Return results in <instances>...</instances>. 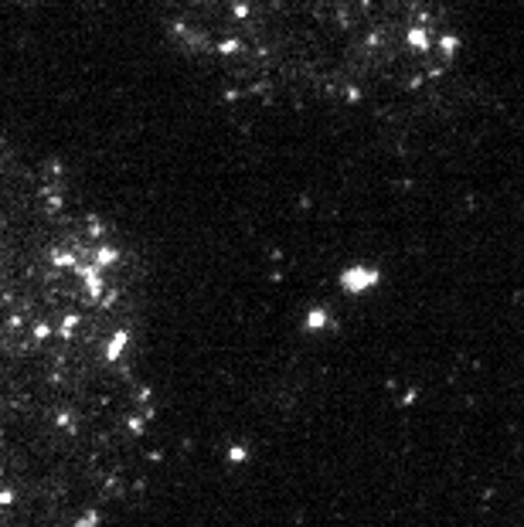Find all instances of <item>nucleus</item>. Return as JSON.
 <instances>
[{"mask_svg": "<svg viewBox=\"0 0 524 527\" xmlns=\"http://www.w3.org/2000/svg\"><path fill=\"white\" fill-rule=\"evenodd\" d=\"M75 527H99V514H95V510L82 514V520H75Z\"/></svg>", "mask_w": 524, "mask_h": 527, "instance_id": "nucleus-3", "label": "nucleus"}, {"mask_svg": "<svg viewBox=\"0 0 524 527\" xmlns=\"http://www.w3.org/2000/svg\"><path fill=\"white\" fill-rule=\"evenodd\" d=\"M323 323H327V313H320V310H313V313L307 316V326H310V330H317V326H323Z\"/></svg>", "mask_w": 524, "mask_h": 527, "instance_id": "nucleus-2", "label": "nucleus"}, {"mask_svg": "<svg viewBox=\"0 0 524 527\" xmlns=\"http://www.w3.org/2000/svg\"><path fill=\"white\" fill-rule=\"evenodd\" d=\"M245 456H249L245 446H232V452H228V459H232V463H245Z\"/></svg>", "mask_w": 524, "mask_h": 527, "instance_id": "nucleus-4", "label": "nucleus"}, {"mask_svg": "<svg viewBox=\"0 0 524 527\" xmlns=\"http://www.w3.org/2000/svg\"><path fill=\"white\" fill-rule=\"evenodd\" d=\"M123 344H126V334H116L113 344H109V350H106V357H116V354L123 350Z\"/></svg>", "mask_w": 524, "mask_h": 527, "instance_id": "nucleus-1", "label": "nucleus"}, {"mask_svg": "<svg viewBox=\"0 0 524 527\" xmlns=\"http://www.w3.org/2000/svg\"><path fill=\"white\" fill-rule=\"evenodd\" d=\"M0 504H14V493H11V490H0Z\"/></svg>", "mask_w": 524, "mask_h": 527, "instance_id": "nucleus-5", "label": "nucleus"}]
</instances>
